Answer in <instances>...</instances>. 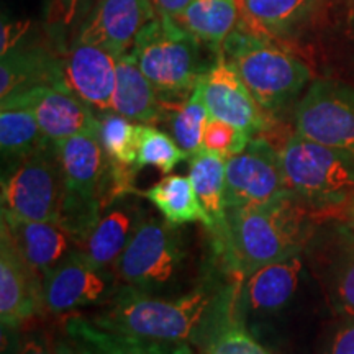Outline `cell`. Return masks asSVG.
I'll list each match as a JSON object with an SVG mask.
<instances>
[{"instance_id": "cell-1", "label": "cell", "mask_w": 354, "mask_h": 354, "mask_svg": "<svg viewBox=\"0 0 354 354\" xmlns=\"http://www.w3.org/2000/svg\"><path fill=\"white\" fill-rule=\"evenodd\" d=\"M238 294L240 284L220 287L205 282L177 299H161L123 286L91 320L118 333L203 349L221 323L240 312Z\"/></svg>"}, {"instance_id": "cell-2", "label": "cell", "mask_w": 354, "mask_h": 354, "mask_svg": "<svg viewBox=\"0 0 354 354\" xmlns=\"http://www.w3.org/2000/svg\"><path fill=\"white\" fill-rule=\"evenodd\" d=\"M312 236L310 209L292 190L268 203L227 209V251L232 271L243 279L256 269L300 254Z\"/></svg>"}, {"instance_id": "cell-3", "label": "cell", "mask_w": 354, "mask_h": 354, "mask_svg": "<svg viewBox=\"0 0 354 354\" xmlns=\"http://www.w3.org/2000/svg\"><path fill=\"white\" fill-rule=\"evenodd\" d=\"M287 185L310 210L330 214L354 205V154L292 135L281 151Z\"/></svg>"}, {"instance_id": "cell-4", "label": "cell", "mask_w": 354, "mask_h": 354, "mask_svg": "<svg viewBox=\"0 0 354 354\" xmlns=\"http://www.w3.org/2000/svg\"><path fill=\"white\" fill-rule=\"evenodd\" d=\"M221 50L266 112H277L286 107L312 77L302 61L274 41L246 30L234 28Z\"/></svg>"}, {"instance_id": "cell-5", "label": "cell", "mask_w": 354, "mask_h": 354, "mask_svg": "<svg viewBox=\"0 0 354 354\" xmlns=\"http://www.w3.org/2000/svg\"><path fill=\"white\" fill-rule=\"evenodd\" d=\"M201 41L169 15H158L135 38L131 53L159 95L190 94L205 74Z\"/></svg>"}, {"instance_id": "cell-6", "label": "cell", "mask_w": 354, "mask_h": 354, "mask_svg": "<svg viewBox=\"0 0 354 354\" xmlns=\"http://www.w3.org/2000/svg\"><path fill=\"white\" fill-rule=\"evenodd\" d=\"M64 194V174L55 141L46 140L32 153L7 162L2 176L3 214L59 223Z\"/></svg>"}, {"instance_id": "cell-7", "label": "cell", "mask_w": 354, "mask_h": 354, "mask_svg": "<svg viewBox=\"0 0 354 354\" xmlns=\"http://www.w3.org/2000/svg\"><path fill=\"white\" fill-rule=\"evenodd\" d=\"M180 234L166 220L145 218L117 264L113 276L123 286L149 292L169 284L184 261Z\"/></svg>"}, {"instance_id": "cell-8", "label": "cell", "mask_w": 354, "mask_h": 354, "mask_svg": "<svg viewBox=\"0 0 354 354\" xmlns=\"http://www.w3.org/2000/svg\"><path fill=\"white\" fill-rule=\"evenodd\" d=\"M299 135L354 154V87L315 81L295 109Z\"/></svg>"}, {"instance_id": "cell-9", "label": "cell", "mask_w": 354, "mask_h": 354, "mask_svg": "<svg viewBox=\"0 0 354 354\" xmlns=\"http://www.w3.org/2000/svg\"><path fill=\"white\" fill-rule=\"evenodd\" d=\"M307 245L331 310L339 318L354 315V228L336 221L312 233Z\"/></svg>"}, {"instance_id": "cell-10", "label": "cell", "mask_w": 354, "mask_h": 354, "mask_svg": "<svg viewBox=\"0 0 354 354\" xmlns=\"http://www.w3.org/2000/svg\"><path fill=\"white\" fill-rule=\"evenodd\" d=\"M287 190L281 153L264 138H253L227 159V209L268 203Z\"/></svg>"}, {"instance_id": "cell-11", "label": "cell", "mask_w": 354, "mask_h": 354, "mask_svg": "<svg viewBox=\"0 0 354 354\" xmlns=\"http://www.w3.org/2000/svg\"><path fill=\"white\" fill-rule=\"evenodd\" d=\"M44 310L43 277L30 266L13 241L7 225L0 223V322L21 326Z\"/></svg>"}, {"instance_id": "cell-12", "label": "cell", "mask_w": 354, "mask_h": 354, "mask_svg": "<svg viewBox=\"0 0 354 354\" xmlns=\"http://www.w3.org/2000/svg\"><path fill=\"white\" fill-rule=\"evenodd\" d=\"M202 86L210 118L232 123L251 138L263 130L266 125L263 109L251 95L250 88L243 82L232 61L225 56L223 50L216 53L214 66L203 74Z\"/></svg>"}, {"instance_id": "cell-13", "label": "cell", "mask_w": 354, "mask_h": 354, "mask_svg": "<svg viewBox=\"0 0 354 354\" xmlns=\"http://www.w3.org/2000/svg\"><path fill=\"white\" fill-rule=\"evenodd\" d=\"M0 100L19 102L32 109L44 138L51 141L99 130V117L68 84L35 87Z\"/></svg>"}, {"instance_id": "cell-14", "label": "cell", "mask_w": 354, "mask_h": 354, "mask_svg": "<svg viewBox=\"0 0 354 354\" xmlns=\"http://www.w3.org/2000/svg\"><path fill=\"white\" fill-rule=\"evenodd\" d=\"M112 294V272L88 264L79 250L43 276L44 308L57 315L97 304Z\"/></svg>"}, {"instance_id": "cell-15", "label": "cell", "mask_w": 354, "mask_h": 354, "mask_svg": "<svg viewBox=\"0 0 354 354\" xmlns=\"http://www.w3.org/2000/svg\"><path fill=\"white\" fill-rule=\"evenodd\" d=\"M156 17L151 0H99L76 41L122 56L131 51L141 28Z\"/></svg>"}, {"instance_id": "cell-16", "label": "cell", "mask_w": 354, "mask_h": 354, "mask_svg": "<svg viewBox=\"0 0 354 354\" xmlns=\"http://www.w3.org/2000/svg\"><path fill=\"white\" fill-rule=\"evenodd\" d=\"M118 197L109 203L99 220L86 238L79 243L77 250L88 264L105 272H113L115 264L125 250L138 225L145 220L143 210L136 202Z\"/></svg>"}, {"instance_id": "cell-17", "label": "cell", "mask_w": 354, "mask_h": 354, "mask_svg": "<svg viewBox=\"0 0 354 354\" xmlns=\"http://www.w3.org/2000/svg\"><path fill=\"white\" fill-rule=\"evenodd\" d=\"M118 56L100 46L74 43L64 61V76L74 94L99 113L112 112Z\"/></svg>"}, {"instance_id": "cell-18", "label": "cell", "mask_w": 354, "mask_h": 354, "mask_svg": "<svg viewBox=\"0 0 354 354\" xmlns=\"http://www.w3.org/2000/svg\"><path fill=\"white\" fill-rule=\"evenodd\" d=\"M302 271V253L256 269L241 279L238 308L253 313H272L284 308L297 292Z\"/></svg>"}, {"instance_id": "cell-19", "label": "cell", "mask_w": 354, "mask_h": 354, "mask_svg": "<svg viewBox=\"0 0 354 354\" xmlns=\"http://www.w3.org/2000/svg\"><path fill=\"white\" fill-rule=\"evenodd\" d=\"M63 335L79 354H194L187 343L159 342L97 326L91 318L74 315L64 322Z\"/></svg>"}, {"instance_id": "cell-20", "label": "cell", "mask_w": 354, "mask_h": 354, "mask_svg": "<svg viewBox=\"0 0 354 354\" xmlns=\"http://www.w3.org/2000/svg\"><path fill=\"white\" fill-rule=\"evenodd\" d=\"M2 221L20 253L41 277L77 250L76 238L59 223L26 220L3 212Z\"/></svg>"}, {"instance_id": "cell-21", "label": "cell", "mask_w": 354, "mask_h": 354, "mask_svg": "<svg viewBox=\"0 0 354 354\" xmlns=\"http://www.w3.org/2000/svg\"><path fill=\"white\" fill-rule=\"evenodd\" d=\"M61 84H68L64 76V63L57 61L43 48H28L17 43L2 55L0 99L35 87L61 86Z\"/></svg>"}, {"instance_id": "cell-22", "label": "cell", "mask_w": 354, "mask_h": 354, "mask_svg": "<svg viewBox=\"0 0 354 354\" xmlns=\"http://www.w3.org/2000/svg\"><path fill=\"white\" fill-rule=\"evenodd\" d=\"M112 112L145 125L158 123L162 117L159 92L140 69L131 51L118 56Z\"/></svg>"}, {"instance_id": "cell-23", "label": "cell", "mask_w": 354, "mask_h": 354, "mask_svg": "<svg viewBox=\"0 0 354 354\" xmlns=\"http://www.w3.org/2000/svg\"><path fill=\"white\" fill-rule=\"evenodd\" d=\"M189 159V177L198 202L210 218L209 230L221 248L227 234V159L205 149Z\"/></svg>"}, {"instance_id": "cell-24", "label": "cell", "mask_w": 354, "mask_h": 354, "mask_svg": "<svg viewBox=\"0 0 354 354\" xmlns=\"http://www.w3.org/2000/svg\"><path fill=\"white\" fill-rule=\"evenodd\" d=\"M135 196L145 197L165 216L167 223L180 227L185 223H203L210 227V218L198 202L190 177L169 174L145 190H135Z\"/></svg>"}, {"instance_id": "cell-25", "label": "cell", "mask_w": 354, "mask_h": 354, "mask_svg": "<svg viewBox=\"0 0 354 354\" xmlns=\"http://www.w3.org/2000/svg\"><path fill=\"white\" fill-rule=\"evenodd\" d=\"M236 0H192L179 21L198 41L218 53L236 28Z\"/></svg>"}, {"instance_id": "cell-26", "label": "cell", "mask_w": 354, "mask_h": 354, "mask_svg": "<svg viewBox=\"0 0 354 354\" xmlns=\"http://www.w3.org/2000/svg\"><path fill=\"white\" fill-rule=\"evenodd\" d=\"M32 109L19 102L0 100V149L3 162H12L44 143Z\"/></svg>"}, {"instance_id": "cell-27", "label": "cell", "mask_w": 354, "mask_h": 354, "mask_svg": "<svg viewBox=\"0 0 354 354\" xmlns=\"http://www.w3.org/2000/svg\"><path fill=\"white\" fill-rule=\"evenodd\" d=\"M141 123L128 120L127 117L115 112L100 113L99 117V140L109 162L117 169H136L138 159Z\"/></svg>"}, {"instance_id": "cell-28", "label": "cell", "mask_w": 354, "mask_h": 354, "mask_svg": "<svg viewBox=\"0 0 354 354\" xmlns=\"http://www.w3.org/2000/svg\"><path fill=\"white\" fill-rule=\"evenodd\" d=\"M210 120L209 109L203 99L202 79L194 87V91L185 97V100L171 117L172 138L183 148L187 156H194L202 149V138L207 122Z\"/></svg>"}, {"instance_id": "cell-29", "label": "cell", "mask_w": 354, "mask_h": 354, "mask_svg": "<svg viewBox=\"0 0 354 354\" xmlns=\"http://www.w3.org/2000/svg\"><path fill=\"white\" fill-rule=\"evenodd\" d=\"M322 0H245L248 13L269 32H284L315 10Z\"/></svg>"}, {"instance_id": "cell-30", "label": "cell", "mask_w": 354, "mask_h": 354, "mask_svg": "<svg viewBox=\"0 0 354 354\" xmlns=\"http://www.w3.org/2000/svg\"><path fill=\"white\" fill-rule=\"evenodd\" d=\"M187 158L172 136L153 125L141 123L136 169L154 167L162 174H171L172 169Z\"/></svg>"}, {"instance_id": "cell-31", "label": "cell", "mask_w": 354, "mask_h": 354, "mask_svg": "<svg viewBox=\"0 0 354 354\" xmlns=\"http://www.w3.org/2000/svg\"><path fill=\"white\" fill-rule=\"evenodd\" d=\"M203 354H271L243 326L240 312L227 318L203 348Z\"/></svg>"}, {"instance_id": "cell-32", "label": "cell", "mask_w": 354, "mask_h": 354, "mask_svg": "<svg viewBox=\"0 0 354 354\" xmlns=\"http://www.w3.org/2000/svg\"><path fill=\"white\" fill-rule=\"evenodd\" d=\"M251 140H253L251 136L238 130L232 123L218 120V118H210L207 122L205 131H203L202 149L230 159L234 154L241 153Z\"/></svg>"}, {"instance_id": "cell-33", "label": "cell", "mask_w": 354, "mask_h": 354, "mask_svg": "<svg viewBox=\"0 0 354 354\" xmlns=\"http://www.w3.org/2000/svg\"><path fill=\"white\" fill-rule=\"evenodd\" d=\"M325 354H354V315L342 317L330 336Z\"/></svg>"}, {"instance_id": "cell-34", "label": "cell", "mask_w": 354, "mask_h": 354, "mask_svg": "<svg viewBox=\"0 0 354 354\" xmlns=\"http://www.w3.org/2000/svg\"><path fill=\"white\" fill-rule=\"evenodd\" d=\"M19 354H55L53 353V338L48 331L30 328L21 335Z\"/></svg>"}, {"instance_id": "cell-35", "label": "cell", "mask_w": 354, "mask_h": 354, "mask_svg": "<svg viewBox=\"0 0 354 354\" xmlns=\"http://www.w3.org/2000/svg\"><path fill=\"white\" fill-rule=\"evenodd\" d=\"M151 2L158 15H169L172 19L179 20L192 0H151Z\"/></svg>"}, {"instance_id": "cell-36", "label": "cell", "mask_w": 354, "mask_h": 354, "mask_svg": "<svg viewBox=\"0 0 354 354\" xmlns=\"http://www.w3.org/2000/svg\"><path fill=\"white\" fill-rule=\"evenodd\" d=\"M53 353L55 354H79L77 349L73 346L66 336H57L53 338Z\"/></svg>"}, {"instance_id": "cell-37", "label": "cell", "mask_w": 354, "mask_h": 354, "mask_svg": "<svg viewBox=\"0 0 354 354\" xmlns=\"http://www.w3.org/2000/svg\"><path fill=\"white\" fill-rule=\"evenodd\" d=\"M59 2H61V7H63V12H64V20L71 21L74 19V15H76L79 7L82 6L84 0H59Z\"/></svg>"}, {"instance_id": "cell-38", "label": "cell", "mask_w": 354, "mask_h": 354, "mask_svg": "<svg viewBox=\"0 0 354 354\" xmlns=\"http://www.w3.org/2000/svg\"><path fill=\"white\" fill-rule=\"evenodd\" d=\"M348 215H349V220H351V218H354V205L351 207V209H349V210H348Z\"/></svg>"}, {"instance_id": "cell-39", "label": "cell", "mask_w": 354, "mask_h": 354, "mask_svg": "<svg viewBox=\"0 0 354 354\" xmlns=\"http://www.w3.org/2000/svg\"><path fill=\"white\" fill-rule=\"evenodd\" d=\"M348 223H349V225H351V227L354 228V218H351V220H349V221H348Z\"/></svg>"}]
</instances>
